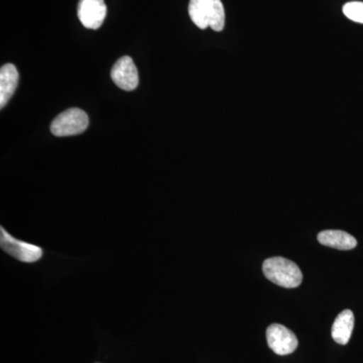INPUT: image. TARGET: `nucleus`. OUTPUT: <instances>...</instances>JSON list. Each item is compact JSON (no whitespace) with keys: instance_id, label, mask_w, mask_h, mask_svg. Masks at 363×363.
I'll list each match as a JSON object with an SVG mask.
<instances>
[{"instance_id":"1","label":"nucleus","mask_w":363,"mask_h":363,"mask_svg":"<svg viewBox=\"0 0 363 363\" xmlns=\"http://www.w3.org/2000/svg\"><path fill=\"white\" fill-rule=\"evenodd\" d=\"M189 16L198 28L221 32L225 26V11L221 0H190Z\"/></svg>"},{"instance_id":"2","label":"nucleus","mask_w":363,"mask_h":363,"mask_svg":"<svg viewBox=\"0 0 363 363\" xmlns=\"http://www.w3.org/2000/svg\"><path fill=\"white\" fill-rule=\"evenodd\" d=\"M262 271L272 283L283 288H297L303 281L302 272L297 264L285 257H276L264 260Z\"/></svg>"},{"instance_id":"3","label":"nucleus","mask_w":363,"mask_h":363,"mask_svg":"<svg viewBox=\"0 0 363 363\" xmlns=\"http://www.w3.org/2000/svg\"><path fill=\"white\" fill-rule=\"evenodd\" d=\"M89 124V118L82 109L70 108L62 112L51 124L52 135L56 136L77 135L84 133Z\"/></svg>"},{"instance_id":"4","label":"nucleus","mask_w":363,"mask_h":363,"mask_svg":"<svg viewBox=\"0 0 363 363\" xmlns=\"http://www.w3.org/2000/svg\"><path fill=\"white\" fill-rule=\"evenodd\" d=\"M0 247L11 257L28 264L38 262L44 255L42 247L16 240L7 233L4 226L0 227Z\"/></svg>"},{"instance_id":"5","label":"nucleus","mask_w":363,"mask_h":363,"mask_svg":"<svg viewBox=\"0 0 363 363\" xmlns=\"http://www.w3.org/2000/svg\"><path fill=\"white\" fill-rule=\"evenodd\" d=\"M267 340L269 348L278 355L291 354L298 347L295 334L281 324H272L267 329Z\"/></svg>"},{"instance_id":"6","label":"nucleus","mask_w":363,"mask_h":363,"mask_svg":"<svg viewBox=\"0 0 363 363\" xmlns=\"http://www.w3.org/2000/svg\"><path fill=\"white\" fill-rule=\"evenodd\" d=\"M106 13L104 0H80L79 2L78 18L86 28H99L106 18Z\"/></svg>"},{"instance_id":"7","label":"nucleus","mask_w":363,"mask_h":363,"mask_svg":"<svg viewBox=\"0 0 363 363\" xmlns=\"http://www.w3.org/2000/svg\"><path fill=\"white\" fill-rule=\"evenodd\" d=\"M111 79L123 90L131 91L138 87V72L130 57L123 56L114 64Z\"/></svg>"},{"instance_id":"8","label":"nucleus","mask_w":363,"mask_h":363,"mask_svg":"<svg viewBox=\"0 0 363 363\" xmlns=\"http://www.w3.org/2000/svg\"><path fill=\"white\" fill-rule=\"evenodd\" d=\"M18 69L13 64H6L0 69V107L4 108L9 101L18 84Z\"/></svg>"},{"instance_id":"9","label":"nucleus","mask_w":363,"mask_h":363,"mask_svg":"<svg viewBox=\"0 0 363 363\" xmlns=\"http://www.w3.org/2000/svg\"><path fill=\"white\" fill-rule=\"evenodd\" d=\"M353 328H354V315L350 310H344L336 318L332 326V338L335 342L346 345L350 342Z\"/></svg>"},{"instance_id":"10","label":"nucleus","mask_w":363,"mask_h":363,"mask_svg":"<svg viewBox=\"0 0 363 363\" xmlns=\"http://www.w3.org/2000/svg\"><path fill=\"white\" fill-rule=\"evenodd\" d=\"M318 241L325 247L350 250L357 247V240L350 233L341 230H325L318 234Z\"/></svg>"},{"instance_id":"11","label":"nucleus","mask_w":363,"mask_h":363,"mask_svg":"<svg viewBox=\"0 0 363 363\" xmlns=\"http://www.w3.org/2000/svg\"><path fill=\"white\" fill-rule=\"evenodd\" d=\"M343 13L350 21L363 23V2H348L343 6Z\"/></svg>"}]
</instances>
